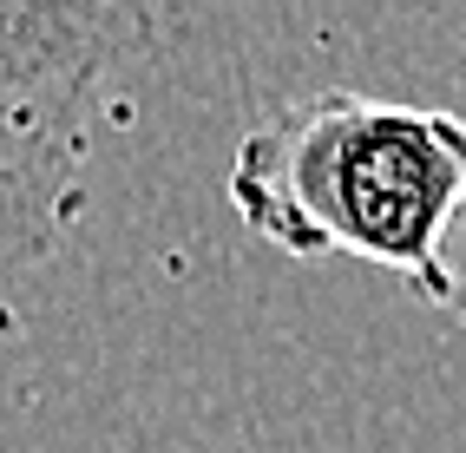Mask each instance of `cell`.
Returning <instances> with one entry per match:
<instances>
[{
  "mask_svg": "<svg viewBox=\"0 0 466 453\" xmlns=\"http://www.w3.org/2000/svg\"><path fill=\"white\" fill-rule=\"evenodd\" d=\"M433 309H441L460 336H466V204H460V217L447 230V244H441V263H433V283L420 289Z\"/></svg>",
  "mask_w": 466,
  "mask_h": 453,
  "instance_id": "3",
  "label": "cell"
},
{
  "mask_svg": "<svg viewBox=\"0 0 466 453\" xmlns=\"http://www.w3.org/2000/svg\"><path fill=\"white\" fill-rule=\"evenodd\" d=\"M145 46V0H0V283L40 269L73 230L92 118Z\"/></svg>",
  "mask_w": 466,
  "mask_h": 453,
  "instance_id": "2",
  "label": "cell"
},
{
  "mask_svg": "<svg viewBox=\"0 0 466 453\" xmlns=\"http://www.w3.org/2000/svg\"><path fill=\"white\" fill-rule=\"evenodd\" d=\"M224 197L296 263L349 257L427 289L466 204V118L341 86L302 93L243 132Z\"/></svg>",
  "mask_w": 466,
  "mask_h": 453,
  "instance_id": "1",
  "label": "cell"
}]
</instances>
